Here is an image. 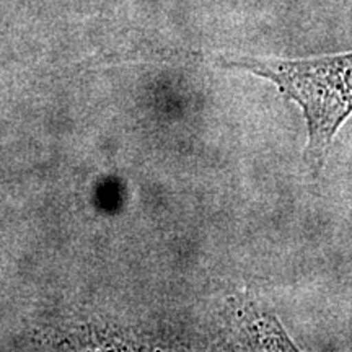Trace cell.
Returning a JSON list of instances; mask_svg holds the SVG:
<instances>
[{
	"instance_id": "obj_1",
	"label": "cell",
	"mask_w": 352,
	"mask_h": 352,
	"mask_svg": "<svg viewBox=\"0 0 352 352\" xmlns=\"http://www.w3.org/2000/svg\"><path fill=\"white\" fill-rule=\"evenodd\" d=\"M227 65L274 83L300 108L308 135L303 158L318 175L334 138L352 114V51L300 59L233 56Z\"/></svg>"
}]
</instances>
